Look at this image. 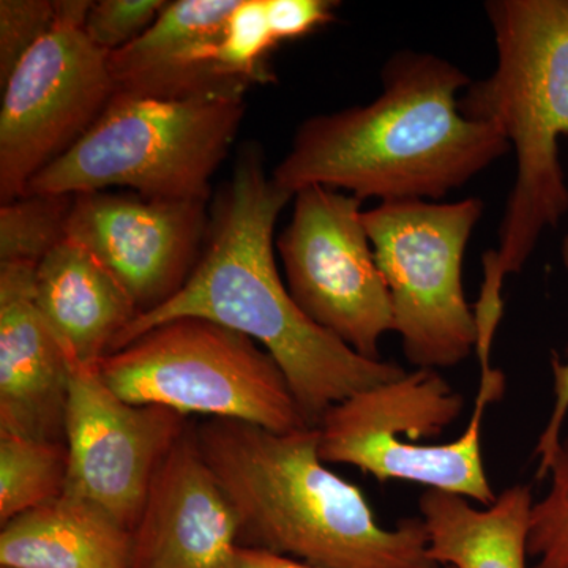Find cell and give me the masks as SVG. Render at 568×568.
<instances>
[{
    "label": "cell",
    "instance_id": "6da1fadb",
    "mask_svg": "<svg viewBox=\"0 0 568 568\" xmlns=\"http://www.w3.org/2000/svg\"><path fill=\"white\" fill-rule=\"evenodd\" d=\"M293 197L265 173L260 145H245L213 201L203 252L189 282L126 325L111 353L166 321L204 317L248 336L274 357L310 426L349 396L406 375L395 362L355 353L291 297L272 241L276 220Z\"/></svg>",
    "mask_w": 568,
    "mask_h": 568
},
{
    "label": "cell",
    "instance_id": "7a4b0ae2",
    "mask_svg": "<svg viewBox=\"0 0 568 568\" xmlns=\"http://www.w3.org/2000/svg\"><path fill=\"white\" fill-rule=\"evenodd\" d=\"M383 92L366 106L306 119L272 179L290 193L320 185L381 203L440 200L503 159L507 138L466 118L465 71L435 54L399 51L384 65Z\"/></svg>",
    "mask_w": 568,
    "mask_h": 568
},
{
    "label": "cell",
    "instance_id": "3957f363",
    "mask_svg": "<svg viewBox=\"0 0 568 568\" xmlns=\"http://www.w3.org/2000/svg\"><path fill=\"white\" fill-rule=\"evenodd\" d=\"M193 433L237 518L239 547L317 568H443L422 518L384 528L364 493L325 466L317 426L276 433L211 418Z\"/></svg>",
    "mask_w": 568,
    "mask_h": 568
},
{
    "label": "cell",
    "instance_id": "277c9868",
    "mask_svg": "<svg viewBox=\"0 0 568 568\" xmlns=\"http://www.w3.org/2000/svg\"><path fill=\"white\" fill-rule=\"evenodd\" d=\"M496 69L470 82L463 115L495 123L517 155V179L499 230L484 254L485 280L476 316L499 324L507 275L517 274L548 227L568 212L559 140L568 134V0H489Z\"/></svg>",
    "mask_w": 568,
    "mask_h": 568
},
{
    "label": "cell",
    "instance_id": "5b68a950",
    "mask_svg": "<svg viewBox=\"0 0 568 568\" xmlns=\"http://www.w3.org/2000/svg\"><path fill=\"white\" fill-rule=\"evenodd\" d=\"M244 97L159 100L114 92L100 118L26 194L132 189L148 200H211V179L230 153Z\"/></svg>",
    "mask_w": 568,
    "mask_h": 568
},
{
    "label": "cell",
    "instance_id": "8992f818",
    "mask_svg": "<svg viewBox=\"0 0 568 568\" xmlns=\"http://www.w3.org/2000/svg\"><path fill=\"white\" fill-rule=\"evenodd\" d=\"M503 392V373L481 372L465 433L452 443L418 444L422 437L440 435L454 424L465 398L437 369L406 372L331 407L317 425L320 457L324 463L357 467L379 481H413L491 506L497 496L481 458V418Z\"/></svg>",
    "mask_w": 568,
    "mask_h": 568
},
{
    "label": "cell",
    "instance_id": "52a82bcc",
    "mask_svg": "<svg viewBox=\"0 0 568 568\" xmlns=\"http://www.w3.org/2000/svg\"><path fill=\"white\" fill-rule=\"evenodd\" d=\"M97 372L132 405L276 433L310 426L274 357L248 336L204 317H175L149 328L103 357Z\"/></svg>",
    "mask_w": 568,
    "mask_h": 568
},
{
    "label": "cell",
    "instance_id": "ba28073f",
    "mask_svg": "<svg viewBox=\"0 0 568 568\" xmlns=\"http://www.w3.org/2000/svg\"><path fill=\"white\" fill-rule=\"evenodd\" d=\"M484 201H390L362 215L390 293L394 332L416 368H450L477 349L476 312L467 304L463 261Z\"/></svg>",
    "mask_w": 568,
    "mask_h": 568
},
{
    "label": "cell",
    "instance_id": "9c48e42d",
    "mask_svg": "<svg viewBox=\"0 0 568 568\" xmlns=\"http://www.w3.org/2000/svg\"><path fill=\"white\" fill-rule=\"evenodd\" d=\"M92 2H55L54 24L3 85L0 201L20 200L48 164L69 151L114 95L108 52L84 33Z\"/></svg>",
    "mask_w": 568,
    "mask_h": 568
},
{
    "label": "cell",
    "instance_id": "30bf717a",
    "mask_svg": "<svg viewBox=\"0 0 568 568\" xmlns=\"http://www.w3.org/2000/svg\"><path fill=\"white\" fill-rule=\"evenodd\" d=\"M362 203L325 186L298 190L276 250L298 308L355 353L381 361V338L395 328L394 306Z\"/></svg>",
    "mask_w": 568,
    "mask_h": 568
},
{
    "label": "cell",
    "instance_id": "8fae6325",
    "mask_svg": "<svg viewBox=\"0 0 568 568\" xmlns=\"http://www.w3.org/2000/svg\"><path fill=\"white\" fill-rule=\"evenodd\" d=\"M189 428L183 414L132 405L104 384L97 366L70 358L63 495L88 500L133 530L156 469Z\"/></svg>",
    "mask_w": 568,
    "mask_h": 568
},
{
    "label": "cell",
    "instance_id": "7c38bea8",
    "mask_svg": "<svg viewBox=\"0 0 568 568\" xmlns=\"http://www.w3.org/2000/svg\"><path fill=\"white\" fill-rule=\"evenodd\" d=\"M207 204L148 200L138 193L74 194L67 237L95 254L140 316L189 282L207 235Z\"/></svg>",
    "mask_w": 568,
    "mask_h": 568
},
{
    "label": "cell",
    "instance_id": "4fadbf2b",
    "mask_svg": "<svg viewBox=\"0 0 568 568\" xmlns=\"http://www.w3.org/2000/svg\"><path fill=\"white\" fill-rule=\"evenodd\" d=\"M237 537L233 508L189 428L153 477L132 530V568H233Z\"/></svg>",
    "mask_w": 568,
    "mask_h": 568
},
{
    "label": "cell",
    "instance_id": "5bb4252c",
    "mask_svg": "<svg viewBox=\"0 0 568 568\" xmlns=\"http://www.w3.org/2000/svg\"><path fill=\"white\" fill-rule=\"evenodd\" d=\"M36 271L0 263V433L65 443L70 355L37 305Z\"/></svg>",
    "mask_w": 568,
    "mask_h": 568
},
{
    "label": "cell",
    "instance_id": "9a60e30c",
    "mask_svg": "<svg viewBox=\"0 0 568 568\" xmlns=\"http://www.w3.org/2000/svg\"><path fill=\"white\" fill-rule=\"evenodd\" d=\"M239 0L168 2L140 39L108 54L114 92L159 100L245 97L215 63L224 26Z\"/></svg>",
    "mask_w": 568,
    "mask_h": 568
},
{
    "label": "cell",
    "instance_id": "2e32d148",
    "mask_svg": "<svg viewBox=\"0 0 568 568\" xmlns=\"http://www.w3.org/2000/svg\"><path fill=\"white\" fill-rule=\"evenodd\" d=\"M36 302L70 358L85 366L99 365L138 316L118 278L70 237L37 265Z\"/></svg>",
    "mask_w": 568,
    "mask_h": 568
},
{
    "label": "cell",
    "instance_id": "e0dca14e",
    "mask_svg": "<svg viewBox=\"0 0 568 568\" xmlns=\"http://www.w3.org/2000/svg\"><path fill=\"white\" fill-rule=\"evenodd\" d=\"M132 530L88 500L62 495L2 526L0 567L132 568Z\"/></svg>",
    "mask_w": 568,
    "mask_h": 568
},
{
    "label": "cell",
    "instance_id": "ac0fdd59",
    "mask_svg": "<svg viewBox=\"0 0 568 568\" xmlns=\"http://www.w3.org/2000/svg\"><path fill=\"white\" fill-rule=\"evenodd\" d=\"M532 504L529 485L507 488L484 508L463 496L425 489L418 508L429 558L443 568H528Z\"/></svg>",
    "mask_w": 568,
    "mask_h": 568
},
{
    "label": "cell",
    "instance_id": "d6986e66",
    "mask_svg": "<svg viewBox=\"0 0 568 568\" xmlns=\"http://www.w3.org/2000/svg\"><path fill=\"white\" fill-rule=\"evenodd\" d=\"M65 443L0 433V525L65 493Z\"/></svg>",
    "mask_w": 568,
    "mask_h": 568
},
{
    "label": "cell",
    "instance_id": "ffe728a7",
    "mask_svg": "<svg viewBox=\"0 0 568 568\" xmlns=\"http://www.w3.org/2000/svg\"><path fill=\"white\" fill-rule=\"evenodd\" d=\"M73 197L26 194L0 209V263L39 265L67 237Z\"/></svg>",
    "mask_w": 568,
    "mask_h": 568
},
{
    "label": "cell",
    "instance_id": "44dd1931",
    "mask_svg": "<svg viewBox=\"0 0 568 568\" xmlns=\"http://www.w3.org/2000/svg\"><path fill=\"white\" fill-rule=\"evenodd\" d=\"M275 44L278 43L268 26L265 0H239L215 50L216 67L224 78L246 88L272 81L274 77L264 59Z\"/></svg>",
    "mask_w": 568,
    "mask_h": 568
},
{
    "label": "cell",
    "instance_id": "7402d4cb",
    "mask_svg": "<svg viewBox=\"0 0 568 568\" xmlns=\"http://www.w3.org/2000/svg\"><path fill=\"white\" fill-rule=\"evenodd\" d=\"M549 488L529 515L530 568H568V439H562L547 474Z\"/></svg>",
    "mask_w": 568,
    "mask_h": 568
},
{
    "label": "cell",
    "instance_id": "603a6c76",
    "mask_svg": "<svg viewBox=\"0 0 568 568\" xmlns=\"http://www.w3.org/2000/svg\"><path fill=\"white\" fill-rule=\"evenodd\" d=\"M164 0H100L92 2L84 21V33L93 47L108 54L140 39L155 22Z\"/></svg>",
    "mask_w": 568,
    "mask_h": 568
},
{
    "label": "cell",
    "instance_id": "cb8c5ba5",
    "mask_svg": "<svg viewBox=\"0 0 568 568\" xmlns=\"http://www.w3.org/2000/svg\"><path fill=\"white\" fill-rule=\"evenodd\" d=\"M55 2L2 0L0 2V85H6L22 59L52 28Z\"/></svg>",
    "mask_w": 568,
    "mask_h": 568
},
{
    "label": "cell",
    "instance_id": "d4e9b609",
    "mask_svg": "<svg viewBox=\"0 0 568 568\" xmlns=\"http://www.w3.org/2000/svg\"><path fill=\"white\" fill-rule=\"evenodd\" d=\"M332 0H265L268 26L276 43L301 39L335 20Z\"/></svg>",
    "mask_w": 568,
    "mask_h": 568
},
{
    "label": "cell",
    "instance_id": "484cf974",
    "mask_svg": "<svg viewBox=\"0 0 568 568\" xmlns=\"http://www.w3.org/2000/svg\"><path fill=\"white\" fill-rule=\"evenodd\" d=\"M560 256H562V264L566 265L568 271V234L564 237L562 246H560ZM551 373L555 403H552L547 425H545L544 432H541L537 440L538 478L547 477L552 458H555L556 452H558L564 439L562 428L568 416V355L566 361H560L558 355L552 354Z\"/></svg>",
    "mask_w": 568,
    "mask_h": 568
},
{
    "label": "cell",
    "instance_id": "4316f807",
    "mask_svg": "<svg viewBox=\"0 0 568 568\" xmlns=\"http://www.w3.org/2000/svg\"><path fill=\"white\" fill-rule=\"evenodd\" d=\"M233 568H317L308 566V564L301 562L284 556L274 555V552L263 551V549H253L245 547H237L235 549L234 567ZM454 568V567H444Z\"/></svg>",
    "mask_w": 568,
    "mask_h": 568
},
{
    "label": "cell",
    "instance_id": "83f0119b",
    "mask_svg": "<svg viewBox=\"0 0 568 568\" xmlns=\"http://www.w3.org/2000/svg\"><path fill=\"white\" fill-rule=\"evenodd\" d=\"M0 568H7V567H0Z\"/></svg>",
    "mask_w": 568,
    "mask_h": 568
}]
</instances>
